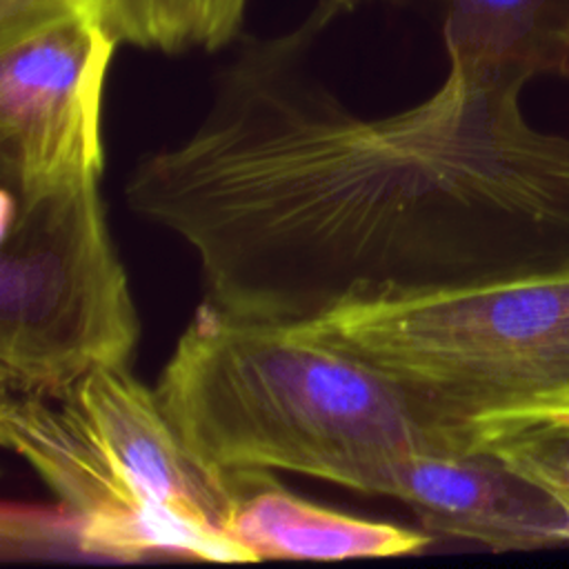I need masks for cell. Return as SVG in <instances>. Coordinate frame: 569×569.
I'll list each match as a JSON object with an SVG mask.
<instances>
[{
	"instance_id": "6da1fadb",
	"label": "cell",
	"mask_w": 569,
	"mask_h": 569,
	"mask_svg": "<svg viewBox=\"0 0 569 569\" xmlns=\"http://www.w3.org/2000/svg\"><path fill=\"white\" fill-rule=\"evenodd\" d=\"M347 0L247 40L191 136L124 196L196 253L207 298L309 322L358 298L569 273V136L531 127L525 84L451 67L425 100L351 111L305 67Z\"/></svg>"
},
{
	"instance_id": "7a4b0ae2",
	"label": "cell",
	"mask_w": 569,
	"mask_h": 569,
	"mask_svg": "<svg viewBox=\"0 0 569 569\" xmlns=\"http://www.w3.org/2000/svg\"><path fill=\"white\" fill-rule=\"evenodd\" d=\"M156 393L187 445L224 471H293L393 498L407 462L445 451L376 367L302 322L204 298Z\"/></svg>"
},
{
	"instance_id": "3957f363",
	"label": "cell",
	"mask_w": 569,
	"mask_h": 569,
	"mask_svg": "<svg viewBox=\"0 0 569 569\" xmlns=\"http://www.w3.org/2000/svg\"><path fill=\"white\" fill-rule=\"evenodd\" d=\"M302 325L387 376L445 451L569 422V273L369 296Z\"/></svg>"
},
{
	"instance_id": "277c9868",
	"label": "cell",
	"mask_w": 569,
	"mask_h": 569,
	"mask_svg": "<svg viewBox=\"0 0 569 569\" xmlns=\"http://www.w3.org/2000/svg\"><path fill=\"white\" fill-rule=\"evenodd\" d=\"M0 440L73 516L84 556L247 562L224 531L238 473L198 456L127 365L56 398L2 393Z\"/></svg>"
},
{
	"instance_id": "5b68a950",
	"label": "cell",
	"mask_w": 569,
	"mask_h": 569,
	"mask_svg": "<svg viewBox=\"0 0 569 569\" xmlns=\"http://www.w3.org/2000/svg\"><path fill=\"white\" fill-rule=\"evenodd\" d=\"M140 338L98 176L2 191L0 389L56 398L98 367H124Z\"/></svg>"
},
{
	"instance_id": "8992f818",
	"label": "cell",
	"mask_w": 569,
	"mask_h": 569,
	"mask_svg": "<svg viewBox=\"0 0 569 569\" xmlns=\"http://www.w3.org/2000/svg\"><path fill=\"white\" fill-rule=\"evenodd\" d=\"M111 0H0V147L18 193L104 169Z\"/></svg>"
},
{
	"instance_id": "52a82bcc",
	"label": "cell",
	"mask_w": 569,
	"mask_h": 569,
	"mask_svg": "<svg viewBox=\"0 0 569 569\" xmlns=\"http://www.w3.org/2000/svg\"><path fill=\"white\" fill-rule=\"evenodd\" d=\"M393 498L431 536L491 551L569 547V518L496 453L422 451L400 473Z\"/></svg>"
},
{
	"instance_id": "ba28073f",
	"label": "cell",
	"mask_w": 569,
	"mask_h": 569,
	"mask_svg": "<svg viewBox=\"0 0 569 569\" xmlns=\"http://www.w3.org/2000/svg\"><path fill=\"white\" fill-rule=\"evenodd\" d=\"M238 500L227 538L249 560H342L420 553L433 536L309 502L267 471H236Z\"/></svg>"
},
{
	"instance_id": "9c48e42d",
	"label": "cell",
	"mask_w": 569,
	"mask_h": 569,
	"mask_svg": "<svg viewBox=\"0 0 569 569\" xmlns=\"http://www.w3.org/2000/svg\"><path fill=\"white\" fill-rule=\"evenodd\" d=\"M389 2L440 24L447 60L473 76L527 84L569 78V0H349Z\"/></svg>"
},
{
	"instance_id": "30bf717a",
	"label": "cell",
	"mask_w": 569,
	"mask_h": 569,
	"mask_svg": "<svg viewBox=\"0 0 569 569\" xmlns=\"http://www.w3.org/2000/svg\"><path fill=\"white\" fill-rule=\"evenodd\" d=\"M122 42L167 56L220 51L244 27L249 0H111Z\"/></svg>"
},
{
	"instance_id": "8fae6325",
	"label": "cell",
	"mask_w": 569,
	"mask_h": 569,
	"mask_svg": "<svg viewBox=\"0 0 569 569\" xmlns=\"http://www.w3.org/2000/svg\"><path fill=\"white\" fill-rule=\"evenodd\" d=\"M493 453L545 491L569 518V422L533 429Z\"/></svg>"
}]
</instances>
